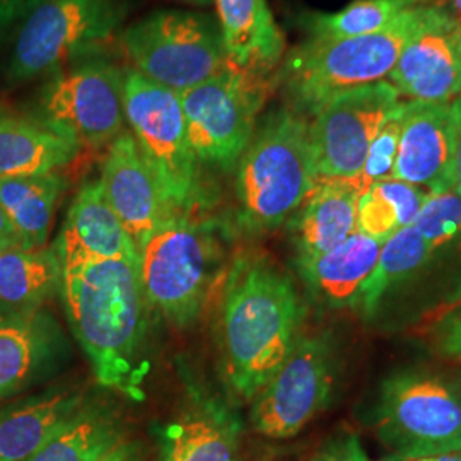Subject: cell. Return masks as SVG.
I'll return each instance as SVG.
<instances>
[{
	"instance_id": "d6986e66",
	"label": "cell",
	"mask_w": 461,
	"mask_h": 461,
	"mask_svg": "<svg viewBox=\"0 0 461 461\" xmlns=\"http://www.w3.org/2000/svg\"><path fill=\"white\" fill-rule=\"evenodd\" d=\"M357 178H316L313 190L289 221L297 264L313 260L357 230Z\"/></svg>"
},
{
	"instance_id": "7c38bea8",
	"label": "cell",
	"mask_w": 461,
	"mask_h": 461,
	"mask_svg": "<svg viewBox=\"0 0 461 461\" xmlns=\"http://www.w3.org/2000/svg\"><path fill=\"white\" fill-rule=\"evenodd\" d=\"M337 375L339 354L331 335H301L277 373L253 398L251 428L270 439L296 436L327 409Z\"/></svg>"
},
{
	"instance_id": "e575fe53",
	"label": "cell",
	"mask_w": 461,
	"mask_h": 461,
	"mask_svg": "<svg viewBox=\"0 0 461 461\" xmlns=\"http://www.w3.org/2000/svg\"><path fill=\"white\" fill-rule=\"evenodd\" d=\"M98 461H144V455H142V447L139 443L122 439L115 447H112Z\"/></svg>"
},
{
	"instance_id": "4dcf8cb0",
	"label": "cell",
	"mask_w": 461,
	"mask_h": 461,
	"mask_svg": "<svg viewBox=\"0 0 461 461\" xmlns=\"http://www.w3.org/2000/svg\"><path fill=\"white\" fill-rule=\"evenodd\" d=\"M432 253L461 247V194L455 188L430 194L412 224Z\"/></svg>"
},
{
	"instance_id": "60d3db41",
	"label": "cell",
	"mask_w": 461,
	"mask_h": 461,
	"mask_svg": "<svg viewBox=\"0 0 461 461\" xmlns=\"http://www.w3.org/2000/svg\"><path fill=\"white\" fill-rule=\"evenodd\" d=\"M11 247H19V243H16V241H9V240H0V255Z\"/></svg>"
},
{
	"instance_id": "9c48e42d",
	"label": "cell",
	"mask_w": 461,
	"mask_h": 461,
	"mask_svg": "<svg viewBox=\"0 0 461 461\" xmlns=\"http://www.w3.org/2000/svg\"><path fill=\"white\" fill-rule=\"evenodd\" d=\"M274 89L276 76L262 77L228 62L214 77L178 93L198 165L221 173L234 171Z\"/></svg>"
},
{
	"instance_id": "4fadbf2b",
	"label": "cell",
	"mask_w": 461,
	"mask_h": 461,
	"mask_svg": "<svg viewBox=\"0 0 461 461\" xmlns=\"http://www.w3.org/2000/svg\"><path fill=\"white\" fill-rule=\"evenodd\" d=\"M398 103L395 86L383 81L330 99L310 123L316 178L359 176L375 137L393 115Z\"/></svg>"
},
{
	"instance_id": "3957f363",
	"label": "cell",
	"mask_w": 461,
	"mask_h": 461,
	"mask_svg": "<svg viewBox=\"0 0 461 461\" xmlns=\"http://www.w3.org/2000/svg\"><path fill=\"white\" fill-rule=\"evenodd\" d=\"M234 173L238 230L258 236L289 222L316 183L308 118L285 104L268 112Z\"/></svg>"
},
{
	"instance_id": "8fae6325",
	"label": "cell",
	"mask_w": 461,
	"mask_h": 461,
	"mask_svg": "<svg viewBox=\"0 0 461 461\" xmlns=\"http://www.w3.org/2000/svg\"><path fill=\"white\" fill-rule=\"evenodd\" d=\"M125 70L93 57L55 74L38 93L36 116L81 148H108L125 131Z\"/></svg>"
},
{
	"instance_id": "f6af8a7d",
	"label": "cell",
	"mask_w": 461,
	"mask_h": 461,
	"mask_svg": "<svg viewBox=\"0 0 461 461\" xmlns=\"http://www.w3.org/2000/svg\"><path fill=\"white\" fill-rule=\"evenodd\" d=\"M388 461H390V460H388Z\"/></svg>"
},
{
	"instance_id": "83f0119b",
	"label": "cell",
	"mask_w": 461,
	"mask_h": 461,
	"mask_svg": "<svg viewBox=\"0 0 461 461\" xmlns=\"http://www.w3.org/2000/svg\"><path fill=\"white\" fill-rule=\"evenodd\" d=\"M122 441L115 413L101 405H86L53 439L23 461H98Z\"/></svg>"
},
{
	"instance_id": "b9f144b4",
	"label": "cell",
	"mask_w": 461,
	"mask_h": 461,
	"mask_svg": "<svg viewBox=\"0 0 461 461\" xmlns=\"http://www.w3.org/2000/svg\"><path fill=\"white\" fill-rule=\"evenodd\" d=\"M186 2H192V4H197V5H207V4H211L212 0H186Z\"/></svg>"
},
{
	"instance_id": "ba28073f",
	"label": "cell",
	"mask_w": 461,
	"mask_h": 461,
	"mask_svg": "<svg viewBox=\"0 0 461 461\" xmlns=\"http://www.w3.org/2000/svg\"><path fill=\"white\" fill-rule=\"evenodd\" d=\"M373 428L398 461L461 449V381L424 369L396 371L379 386Z\"/></svg>"
},
{
	"instance_id": "ab89813d",
	"label": "cell",
	"mask_w": 461,
	"mask_h": 461,
	"mask_svg": "<svg viewBox=\"0 0 461 461\" xmlns=\"http://www.w3.org/2000/svg\"><path fill=\"white\" fill-rule=\"evenodd\" d=\"M438 461H461V449L460 451H453V453H446L441 456H436Z\"/></svg>"
},
{
	"instance_id": "ffe728a7",
	"label": "cell",
	"mask_w": 461,
	"mask_h": 461,
	"mask_svg": "<svg viewBox=\"0 0 461 461\" xmlns=\"http://www.w3.org/2000/svg\"><path fill=\"white\" fill-rule=\"evenodd\" d=\"M226 59L262 77H274L285 55V38L267 0H214Z\"/></svg>"
},
{
	"instance_id": "44dd1931",
	"label": "cell",
	"mask_w": 461,
	"mask_h": 461,
	"mask_svg": "<svg viewBox=\"0 0 461 461\" xmlns=\"http://www.w3.org/2000/svg\"><path fill=\"white\" fill-rule=\"evenodd\" d=\"M241 422L214 396H194L163 430L161 461H240Z\"/></svg>"
},
{
	"instance_id": "836d02e7",
	"label": "cell",
	"mask_w": 461,
	"mask_h": 461,
	"mask_svg": "<svg viewBox=\"0 0 461 461\" xmlns=\"http://www.w3.org/2000/svg\"><path fill=\"white\" fill-rule=\"evenodd\" d=\"M310 461H369L356 432L344 430L330 438Z\"/></svg>"
},
{
	"instance_id": "f1b7e54d",
	"label": "cell",
	"mask_w": 461,
	"mask_h": 461,
	"mask_svg": "<svg viewBox=\"0 0 461 461\" xmlns=\"http://www.w3.org/2000/svg\"><path fill=\"white\" fill-rule=\"evenodd\" d=\"M428 197L424 188L396 178L373 183L357 200V230L384 243L412 226Z\"/></svg>"
},
{
	"instance_id": "5b68a950",
	"label": "cell",
	"mask_w": 461,
	"mask_h": 461,
	"mask_svg": "<svg viewBox=\"0 0 461 461\" xmlns=\"http://www.w3.org/2000/svg\"><path fill=\"white\" fill-rule=\"evenodd\" d=\"M221 230L202 214L173 215L140 251L139 276L149 306L176 327L192 325L230 265Z\"/></svg>"
},
{
	"instance_id": "d6a6232c",
	"label": "cell",
	"mask_w": 461,
	"mask_h": 461,
	"mask_svg": "<svg viewBox=\"0 0 461 461\" xmlns=\"http://www.w3.org/2000/svg\"><path fill=\"white\" fill-rule=\"evenodd\" d=\"M428 339L439 356L461 364V299L436 316L429 325Z\"/></svg>"
},
{
	"instance_id": "e0dca14e",
	"label": "cell",
	"mask_w": 461,
	"mask_h": 461,
	"mask_svg": "<svg viewBox=\"0 0 461 461\" xmlns=\"http://www.w3.org/2000/svg\"><path fill=\"white\" fill-rule=\"evenodd\" d=\"M64 348L62 330L43 308L0 304V402L47 376Z\"/></svg>"
},
{
	"instance_id": "ac0fdd59",
	"label": "cell",
	"mask_w": 461,
	"mask_h": 461,
	"mask_svg": "<svg viewBox=\"0 0 461 461\" xmlns=\"http://www.w3.org/2000/svg\"><path fill=\"white\" fill-rule=\"evenodd\" d=\"M53 247L60 260L96 258L140 265V249L108 203L99 180L79 188Z\"/></svg>"
},
{
	"instance_id": "484cf974",
	"label": "cell",
	"mask_w": 461,
	"mask_h": 461,
	"mask_svg": "<svg viewBox=\"0 0 461 461\" xmlns=\"http://www.w3.org/2000/svg\"><path fill=\"white\" fill-rule=\"evenodd\" d=\"M66 186V178L59 171L0 178V207L16 230L21 247H47L50 228Z\"/></svg>"
},
{
	"instance_id": "9a60e30c",
	"label": "cell",
	"mask_w": 461,
	"mask_h": 461,
	"mask_svg": "<svg viewBox=\"0 0 461 461\" xmlns=\"http://www.w3.org/2000/svg\"><path fill=\"white\" fill-rule=\"evenodd\" d=\"M461 96L451 103L409 101L403 115L393 178L430 194L455 188Z\"/></svg>"
},
{
	"instance_id": "8d00e7d4",
	"label": "cell",
	"mask_w": 461,
	"mask_h": 461,
	"mask_svg": "<svg viewBox=\"0 0 461 461\" xmlns=\"http://www.w3.org/2000/svg\"><path fill=\"white\" fill-rule=\"evenodd\" d=\"M0 240H9V241L19 243L16 230L13 228L9 217L2 211V207H0ZM19 247H21V243H19Z\"/></svg>"
},
{
	"instance_id": "f546056e",
	"label": "cell",
	"mask_w": 461,
	"mask_h": 461,
	"mask_svg": "<svg viewBox=\"0 0 461 461\" xmlns=\"http://www.w3.org/2000/svg\"><path fill=\"white\" fill-rule=\"evenodd\" d=\"M424 0H356L337 13H303L299 26L313 40H342L378 33Z\"/></svg>"
},
{
	"instance_id": "1f68e13d",
	"label": "cell",
	"mask_w": 461,
	"mask_h": 461,
	"mask_svg": "<svg viewBox=\"0 0 461 461\" xmlns=\"http://www.w3.org/2000/svg\"><path fill=\"white\" fill-rule=\"evenodd\" d=\"M407 106H409V101L407 103H398L393 115L390 116V120L383 125V129L375 137V140L369 148V152H367L363 171H361L359 176H356L364 192L373 183L393 178L402 123H403V115L407 112Z\"/></svg>"
},
{
	"instance_id": "74e56055",
	"label": "cell",
	"mask_w": 461,
	"mask_h": 461,
	"mask_svg": "<svg viewBox=\"0 0 461 461\" xmlns=\"http://www.w3.org/2000/svg\"><path fill=\"white\" fill-rule=\"evenodd\" d=\"M424 2H432V5L445 7L446 11L461 19V0H424Z\"/></svg>"
},
{
	"instance_id": "603a6c76",
	"label": "cell",
	"mask_w": 461,
	"mask_h": 461,
	"mask_svg": "<svg viewBox=\"0 0 461 461\" xmlns=\"http://www.w3.org/2000/svg\"><path fill=\"white\" fill-rule=\"evenodd\" d=\"M77 140L38 116L0 108V178L57 173L81 152Z\"/></svg>"
},
{
	"instance_id": "cb8c5ba5",
	"label": "cell",
	"mask_w": 461,
	"mask_h": 461,
	"mask_svg": "<svg viewBox=\"0 0 461 461\" xmlns=\"http://www.w3.org/2000/svg\"><path fill=\"white\" fill-rule=\"evenodd\" d=\"M87 403L83 395L53 390L0 411V461H23L67 428Z\"/></svg>"
},
{
	"instance_id": "d590c367",
	"label": "cell",
	"mask_w": 461,
	"mask_h": 461,
	"mask_svg": "<svg viewBox=\"0 0 461 461\" xmlns=\"http://www.w3.org/2000/svg\"><path fill=\"white\" fill-rule=\"evenodd\" d=\"M32 0H0V33L24 14Z\"/></svg>"
},
{
	"instance_id": "7a4b0ae2",
	"label": "cell",
	"mask_w": 461,
	"mask_h": 461,
	"mask_svg": "<svg viewBox=\"0 0 461 461\" xmlns=\"http://www.w3.org/2000/svg\"><path fill=\"white\" fill-rule=\"evenodd\" d=\"M60 296L67 320L83 347L95 378L133 400H142L149 371L144 357L149 303L139 267L123 260H62Z\"/></svg>"
},
{
	"instance_id": "d4e9b609",
	"label": "cell",
	"mask_w": 461,
	"mask_h": 461,
	"mask_svg": "<svg viewBox=\"0 0 461 461\" xmlns=\"http://www.w3.org/2000/svg\"><path fill=\"white\" fill-rule=\"evenodd\" d=\"M64 264L57 248L11 247L0 255V304L38 310L60 294Z\"/></svg>"
},
{
	"instance_id": "8992f818",
	"label": "cell",
	"mask_w": 461,
	"mask_h": 461,
	"mask_svg": "<svg viewBox=\"0 0 461 461\" xmlns=\"http://www.w3.org/2000/svg\"><path fill=\"white\" fill-rule=\"evenodd\" d=\"M125 120L173 214H202L211 194L192 150L180 95L137 70L123 76Z\"/></svg>"
},
{
	"instance_id": "277c9868",
	"label": "cell",
	"mask_w": 461,
	"mask_h": 461,
	"mask_svg": "<svg viewBox=\"0 0 461 461\" xmlns=\"http://www.w3.org/2000/svg\"><path fill=\"white\" fill-rule=\"evenodd\" d=\"M415 5L378 33L342 40L308 38L297 45L276 72L285 106L304 118L316 115L330 99L367 84L381 83L393 70L402 49L419 24Z\"/></svg>"
},
{
	"instance_id": "4316f807",
	"label": "cell",
	"mask_w": 461,
	"mask_h": 461,
	"mask_svg": "<svg viewBox=\"0 0 461 461\" xmlns=\"http://www.w3.org/2000/svg\"><path fill=\"white\" fill-rule=\"evenodd\" d=\"M432 255L426 240L413 226H407L388 238L381 247L378 265L366 282L357 306L364 318H375L386 294L396 285L417 276L429 264Z\"/></svg>"
},
{
	"instance_id": "52a82bcc",
	"label": "cell",
	"mask_w": 461,
	"mask_h": 461,
	"mask_svg": "<svg viewBox=\"0 0 461 461\" xmlns=\"http://www.w3.org/2000/svg\"><path fill=\"white\" fill-rule=\"evenodd\" d=\"M127 16L123 0H32L7 64V81L23 84L101 57Z\"/></svg>"
},
{
	"instance_id": "30bf717a",
	"label": "cell",
	"mask_w": 461,
	"mask_h": 461,
	"mask_svg": "<svg viewBox=\"0 0 461 461\" xmlns=\"http://www.w3.org/2000/svg\"><path fill=\"white\" fill-rule=\"evenodd\" d=\"M133 70L183 93L214 77L226 64L217 19L190 11H156L118 34Z\"/></svg>"
},
{
	"instance_id": "ee69618b",
	"label": "cell",
	"mask_w": 461,
	"mask_h": 461,
	"mask_svg": "<svg viewBox=\"0 0 461 461\" xmlns=\"http://www.w3.org/2000/svg\"><path fill=\"white\" fill-rule=\"evenodd\" d=\"M0 38H2V33H0Z\"/></svg>"
},
{
	"instance_id": "6da1fadb",
	"label": "cell",
	"mask_w": 461,
	"mask_h": 461,
	"mask_svg": "<svg viewBox=\"0 0 461 461\" xmlns=\"http://www.w3.org/2000/svg\"><path fill=\"white\" fill-rule=\"evenodd\" d=\"M219 289L221 373L230 395L253 402L296 346L304 304L294 282L253 251L232 258Z\"/></svg>"
},
{
	"instance_id": "2e32d148",
	"label": "cell",
	"mask_w": 461,
	"mask_h": 461,
	"mask_svg": "<svg viewBox=\"0 0 461 461\" xmlns=\"http://www.w3.org/2000/svg\"><path fill=\"white\" fill-rule=\"evenodd\" d=\"M99 183L108 203L140 251L154 232L176 215L169 211L158 182L127 129L106 148Z\"/></svg>"
},
{
	"instance_id": "5bb4252c",
	"label": "cell",
	"mask_w": 461,
	"mask_h": 461,
	"mask_svg": "<svg viewBox=\"0 0 461 461\" xmlns=\"http://www.w3.org/2000/svg\"><path fill=\"white\" fill-rule=\"evenodd\" d=\"M390 84L415 103L461 96V19L439 5H422L417 28L402 49Z\"/></svg>"
},
{
	"instance_id": "7402d4cb",
	"label": "cell",
	"mask_w": 461,
	"mask_h": 461,
	"mask_svg": "<svg viewBox=\"0 0 461 461\" xmlns=\"http://www.w3.org/2000/svg\"><path fill=\"white\" fill-rule=\"evenodd\" d=\"M383 243L356 230L344 243L297 264L314 299L331 310L357 308L364 285L378 265Z\"/></svg>"
},
{
	"instance_id": "7bdbcfd3",
	"label": "cell",
	"mask_w": 461,
	"mask_h": 461,
	"mask_svg": "<svg viewBox=\"0 0 461 461\" xmlns=\"http://www.w3.org/2000/svg\"><path fill=\"white\" fill-rule=\"evenodd\" d=\"M413 461H438L436 458H422V460H413Z\"/></svg>"
},
{
	"instance_id": "f35d334b",
	"label": "cell",
	"mask_w": 461,
	"mask_h": 461,
	"mask_svg": "<svg viewBox=\"0 0 461 461\" xmlns=\"http://www.w3.org/2000/svg\"><path fill=\"white\" fill-rule=\"evenodd\" d=\"M455 190L461 194V123L458 132V146H456V163H455Z\"/></svg>"
}]
</instances>
